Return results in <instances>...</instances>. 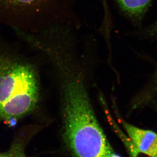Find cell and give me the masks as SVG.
I'll list each match as a JSON object with an SVG mask.
<instances>
[{
	"label": "cell",
	"instance_id": "obj_1",
	"mask_svg": "<svg viewBox=\"0 0 157 157\" xmlns=\"http://www.w3.org/2000/svg\"><path fill=\"white\" fill-rule=\"evenodd\" d=\"M39 73L28 53L0 36V126L15 128L39 109Z\"/></svg>",
	"mask_w": 157,
	"mask_h": 157
},
{
	"label": "cell",
	"instance_id": "obj_2",
	"mask_svg": "<svg viewBox=\"0 0 157 157\" xmlns=\"http://www.w3.org/2000/svg\"><path fill=\"white\" fill-rule=\"evenodd\" d=\"M64 140L76 157H101L113 149L98 120L83 81L70 77L63 85Z\"/></svg>",
	"mask_w": 157,
	"mask_h": 157
},
{
	"label": "cell",
	"instance_id": "obj_3",
	"mask_svg": "<svg viewBox=\"0 0 157 157\" xmlns=\"http://www.w3.org/2000/svg\"><path fill=\"white\" fill-rule=\"evenodd\" d=\"M77 0H0V24L13 30L36 33L54 26L72 24Z\"/></svg>",
	"mask_w": 157,
	"mask_h": 157
},
{
	"label": "cell",
	"instance_id": "obj_4",
	"mask_svg": "<svg viewBox=\"0 0 157 157\" xmlns=\"http://www.w3.org/2000/svg\"><path fill=\"white\" fill-rule=\"evenodd\" d=\"M42 127L37 124H24L15 130L9 147L0 151V157H30L27 149Z\"/></svg>",
	"mask_w": 157,
	"mask_h": 157
},
{
	"label": "cell",
	"instance_id": "obj_5",
	"mask_svg": "<svg viewBox=\"0 0 157 157\" xmlns=\"http://www.w3.org/2000/svg\"><path fill=\"white\" fill-rule=\"evenodd\" d=\"M119 119L136 148L151 156L157 157V134L150 130L135 127L121 118Z\"/></svg>",
	"mask_w": 157,
	"mask_h": 157
},
{
	"label": "cell",
	"instance_id": "obj_6",
	"mask_svg": "<svg viewBox=\"0 0 157 157\" xmlns=\"http://www.w3.org/2000/svg\"><path fill=\"white\" fill-rule=\"evenodd\" d=\"M121 11L133 22L139 23L152 0H114Z\"/></svg>",
	"mask_w": 157,
	"mask_h": 157
},
{
	"label": "cell",
	"instance_id": "obj_7",
	"mask_svg": "<svg viewBox=\"0 0 157 157\" xmlns=\"http://www.w3.org/2000/svg\"><path fill=\"white\" fill-rule=\"evenodd\" d=\"M157 95V69L152 77L150 83L140 95L137 105L141 106L147 104Z\"/></svg>",
	"mask_w": 157,
	"mask_h": 157
},
{
	"label": "cell",
	"instance_id": "obj_8",
	"mask_svg": "<svg viewBox=\"0 0 157 157\" xmlns=\"http://www.w3.org/2000/svg\"><path fill=\"white\" fill-rule=\"evenodd\" d=\"M110 121L112 122L111 123L113 124V129L115 130L118 135L119 136L121 140H122L124 144L125 145L131 157H153L138 150L132 143L130 138L127 137L123 132H122L119 128L117 126V125L114 123V121H113L111 119Z\"/></svg>",
	"mask_w": 157,
	"mask_h": 157
},
{
	"label": "cell",
	"instance_id": "obj_9",
	"mask_svg": "<svg viewBox=\"0 0 157 157\" xmlns=\"http://www.w3.org/2000/svg\"><path fill=\"white\" fill-rule=\"evenodd\" d=\"M104 10V19L102 25L104 28L110 27L112 25L111 14L107 0H101Z\"/></svg>",
	"mask_w": 157,
	"mask_h": 157
},
{
	"label": "cell",
	"instance_id": "obj_10",
	"mask_svg": "<svg viewBox=\"0 0 157 157\" xmlns=\"http://www.w3.org/2000/svg\"><path fill=\"white\" fill-rule=\"evenodd\" d=\"M144 34L147 36L157 38V21L145 29Z\"/></svg>",
	"mask_w": 157,
	"mask_h": 157
},
{
	"label": "cell",
	"instance_id": "obj_11",
	"mask_svg": "<svg viewBox=\"0 0 157 157\" xmlns=\"http://www.w3.org/2000/svg\"><path fill=\"white\" fill-rule=\"evenodd\" d=\"M101 157H122L121 156L115 153L113 151H112L109 152L105 154L104 155H103Z\"/></svg>",
	"mask_w": 157,
	"mask_h": 157
},
{
	"label": "cell",
	"instance_id": "obj_12",
	"mask_svg": "<svg viewBox=\"0 0 157 157\" xmlns=\"http://www.w3.org/2000/svg\"><path fill=\"white\" fill-rule=\"evenodd\" d=\"M156 107L157 109V104H156Z\"/></svg>",
	"mask_w": 157,
	"mask_h": 157
}]
</instances>
